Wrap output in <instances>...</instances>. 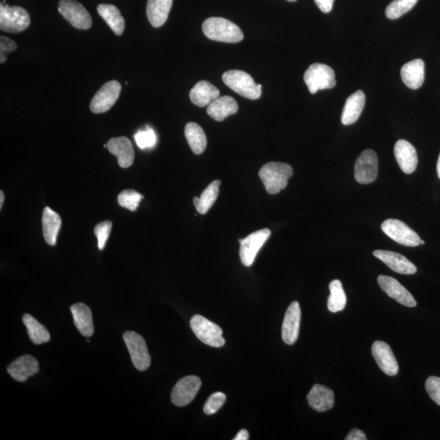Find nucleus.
I'll list each match as a JSON object with an SVG mask.
<instances>
[{
	"mask_svg": "<svg viewBox=\"0 0 440 440\" xmlns=\"http://www.w3.org/2000/svg\"><path fill=\"white\" fill-rule=\"evenodd\" d=\"M292 166L284 162H271L261 167L259 176L269 194H279L288 185L290 178L292 177Z\"/></svg>",
	"mask_w": 440,
	"mask_h": 440,
	"instance_id": "f257e3e1",
	"label": "nucleus"
},
{
	"mask_svg": "<svg viewBox=\"0 0 440 440\" xmlns=\"http://www.w3.org/2000/svg\"><path fill=\"white\" fill-rule=\"evenodd\" d=\"M202 31L211 41L227 43H239L243 32L236 24L222 17H210L202 24Z\"/></svg>",
	"mask_w": 440,
	"mask_h": 440,
	"instance_id": "f03ea898",
	"label": "nucleus"
},
{
	"mask_svg": "<svg viewBox=\"0 0 440 440\" xmlns=\"http://www.w3.org/2000/svg\"><path fill=\"white\" fill-rule=\"evenodd\" d=\"M222 82L241 97L250 100H257L262 94L261 84H257L249 73L232 70L222 74Z\"/></svg>",
	"mask_w": 440,
	"mask_h": 440,
	"instance_id": "7ed1b4c3",
	"label": "nucleus"
},
{
	"mask_svg": "<svg viewBox=\"0 0 440 440\" xmlns=\"http://www.w3.org/2000/svg\"><path fill=\"white\" fill-rule=\"evenodd\" d=\"M0 4V29L2 31L17 34L26 31L31 24V17L26 9Z\"/></svg>",
	"mask_w": 440,
	"mask_h": 440,
	"instance_id": "20e7f679",
	"label": "nucleus"
},
{
	"mask_svg": "<svg viewBox=\"0 0 440 440\" xmlns=\"http://www.w3.org/2000/svg\"><path fill=\"white\" fill-rule=\"evenodd\" d=\"M190 327L202 343L213 348H222L225 344L222 330L218 325L212 322L201 315L192 316Z\"/></svg>",
	"mask_w": 440,
	"mask_h": 440,
	"instance_id": "39448f33",
	"label": "nucleus"
},
{
	"mask_svg": "<svg viewBox=\"0 0 440 440\" xmlns=\"http://www.w3.org/2000/svg\"><path fill=\"white\" fill-rule=\"evenodd\" d=\"M304 82L311 94L336 86L335 73L332 68L325 64L314 63L304 73Z\"/></svg>",
	"mask_w": 440,
	"mask_h": 440,
	"instance_id": "423d86ee",
	"label": "nucleus"
},
{
	"mask_svg": "<svg viewBox=\"0 0 440 440\" xmlns=\"http://www.w3.org/2000/svg\"><path fill=\"white\" fill-rule=\"evenodd\" d=\"M123 340L129 350L132 364L136 369L146 371L150 368L151 357L144 338L134 331H127L123 334Z\"/></svg>",
	"mask_w": 440,
	"mask_h": 440,
	"instance_id": "0eeeda50",
	"label": "nucleus"
},
{
	"mask_svg": "<svg viewBox=\"0 0 440 440\" xmlns=\"http://www.w3.org/2000/svg\"><path fill=\"white\" fill-rule=\"evenodd\" d=\"M58 11L74 28L89 29L92 26L90 13L76 0H61L58 3Z\"/></svg>",
	"mask_w": 440,
	"mask_h": 440,
	"instance_id": "6e6552de",
	"label": "nucleus"
},
{
	"mask_svg": "<svg viewBox=\"0 0 440 440\" xmlns=\"http://www.w3.org/2000/svg\"><path fill=\"white\" fill-rule=\"evenodd\" d=\"M382 230L390 239L404 246H418L421 241L416 232L410 229L404 222L398 220L389 219L384 221Z\"/></svg>",
	"mask_w": 440,
	"mask_h": 440,
	"instance_id": "1a4fd4ad",
	"label": "nucleus"
},
{
	"mask_svg": "<svg viewBox=\"0 0 440 440\" xmlns=\"http://www.w3.org/2000/svg\"><path fill=\"white\" fill-rule=\"evenodd\" d=\"M122 86L120 82L111 80L99 89L90 104V110L95 113H103L111 110L120 98Z\"/></svg>",
	"mask_w": 440,
	"mask_h": 440,
	"instance_id": "9d476101",
	"label": "nucleus"
},
{
	"mask_svg": "<svg viewBox=\"0 0 440 440\" xmlns=\"http://www.w3.org/2000/svg\"><path fill=\"white\" fill-rule=\"evenodd\" d=\"M271 231L268 229H261L252 232L246 239L239 240L240 258L242 264L250 267L254 264L257 254L269 239Z\"/></svg>",
	"mask_w": 440,
	"mask_h": 440,
	"instance_id": "9b49d317",
	"label": "nucleus"
},
{
	"mask_svg": "<svg viewBox=\"0 0 440 440\" xmlns=\"http://www.w3.org/2000/svg\"><path fill=\"white\" fill-rule=\"evenodd\" d=\"M378 159L376 152L367 150L362 152L355 164V179L359 184H371L377 179Z\"/></svg>",
	"mask_w": 440,
	"mask_h": 440,
	"instance_id": "f8f14e48",
	"label": "nucleus"
},
{
	"mask_svg": "<svg viewBox=\"0 0 440 440\" xmlns=\"http://www.w3.org/2000/svg\"><path fill=\"white\" fill-rule=\"evenodd\" d=\"M201 381L197 376H187L178 381L171 392V402L178 407L190 404L199 393Z\"/></svg>",
	"mask_w": 440,
	"mask_h": 440,
	"instance_id": "ddd939ff",
	"label": "nucleus"
},
{
	"mask_svg": "<svg viewBox=\"0 0 440 440\" xmlns=\"http://www.w3.org/2000/svg\"><path fill=\"white\" fill-rule=\"evenodd\" d=\"M378 283L381 289L390 298L397 301L399 304L408 306V308H414L417 306V301L415 300L414 297L397 280L388 276L380 275L378 278Z\"/></svg>",
	"mask_w": 440,
	"mask_h": 440,
	"instance_id": "4468645a",
	"label": "nucleus"
},
{
	"mask_svg": "<svg viewBox=\"0 0 440 440\" xmlns=\"http://www.w3.org/2000/svg\"><path fill=\"white\" fill-rule=\"evenodd\" d=\"M372 354L381 370L388 376L397 375L399 365L390 346L383 341H376L372 346Z\"/></svg>",
	"mask_w": 440,
	"mask_h": 440,
	"instance_id": "2eb2a0df",
	"label": "nucleus"
},
{
	"mask_svg": "<svg viewBox=\"0 0 440 440\" xmlns=\"http://www.w3.org/2000/svg\"><path fill=\"white\" fill-rule=\"evenodd\" d=\"M301 309L298 301H294L286 311L281 335L285 343L293 345L299 338Z\"/></svg>",
	"mask_w": 440,
	"mask_h": 440,
	"instance_id": "dca6fc26",
	"label": "nucleus"
},
{
	"mask_svg": "<svg viewBox=\"0 0 440 440\" xmlns=\"http://www.w3.org/2000/svg\"><path fill=\"white\" fill-rule=\"evenodd\" d=\"M373 255L395 273L413 275L417 273V267L402 255L388 250H374Z\"/></svg>",
	"mask_w": 440,
	"mask_h": 440,
	"instance_id": "f3484780",
	"label": "nucleus"
},
{
	"mask_svg": "<svg viewBox=\"0 0 440 440\" xmlns=\"http://www.w3.org/2000/svg\"><path fill=\"white\" fill-rule=\"evenodd\" d=\"M394 152L400 169L405 174H412L416 170L418 153L412 144L407 141L399 140L395 146Z\"/></svg>",
	"mask_w": 440,
	"mask_h": 440,
	"instance_id": "a211bd4d",
	"label": "nucleus"
},
{
	"mask_svg": "<svg viewBox=\"0 0 440 440\" xmlns=\"http://www.w3.org/2000/svg\"><path fill=\"white\" fill-rule=\"evenodd\" d=\"M107 148L113 155L118 157V165L121 167H130L134 162V148L127 137L112 138L108 141Z\"/></svg>",
	"mask_w": 440,
	"mask_h": 440,
	"instance_id": "6ab92c4d",
	"label": "nucleus"
},
{
	"mask_svg": "<svg viewBox=\"0 0 440 440\" xmlns=\"http://www.w3.org/2000/svg\"><path fill=\"white\" fill-rule=\"evenodd\" d=\"M38 360L29 355L18 357L8 365V373L17 382H24L38 372Z\"/></svg>",
	"mask_w": 440,
	"mask_h": 440,
	"instance_id": "aec40b11",
	"label": "nucleus"
},
{
	"mask_svg": "<svg viewBox=\"0 0 440 440\" xmlns=\"http://www.w3.org/2000/svg\"><path fill=\"white\" fill-rule=\"evenodd\" d=\"M306 399L311 409L316 412L322 413L334 407V394L329 388L315 384L310 390Z\"/></svg>",
	"mask_w": 440,
	"mask_h": 440,
	"instance_id": "412c9836",
	"label": "nucleus"
},
{
	"mask_svg": "<svg viewBox=\"0 0 440 440\" xmlns=\"http://www.w3.org/2000/svg\"><path fill=\"white\" fill-rule=\"evenodd\" d=\"M220 97L219 89L208 81L197 83L190 93L192 103L201 108L208 106L212 101Z\"/></svg>",
	"mask_w": 440,
	"mask_h": 440,
	"instance_id": "4be33fe9",
	"label": "nucleus"
},
{
	"mask_svg": "<svg viewBox=\"0 0 440 440\" xmlns=\"http://www.w3.org/2000/svg\"><path fill=\"white\" fill-rule=\"evenodd\" d=\"M239 104L234 97L229 96L220 97L210 104L207 108V113L214 120L222 122L226 118L234 115L239 111Z\"/></svg>",
	"mask_w": 440,
	"mask_h": 440,
	"instance_id": "5701e85b",
	"label": "nucleus"
},
{
	"mask_svg": "<svg viewBox=\"0 0 440 440\" xmlns=\"http://www.w3.org/2000/svg\"><path fill=\"white\" fill-rule=\"evenodd\" d=\"M365 106V95L357 91L350 95L346 101L342 113V123L345 126L352 125L359 120Z\"/></svg>",
	"mask_w": 440,
	"mask_h": 440,
	"instance_id": "b1692460",
	"label": "nucleus"
},
{
	"mask_svg": "<svg viewBox=\"0 0 440 440\" xmlns=\"http://www.w3.org/2000/svg\"><path fill=\"white\" fill-rule=\"evenodd\" d=\"M402 78L408 87L416 90L425 80V63L421 59L409 62L402 69Z\"/></svg>",
	"mask_w": 440,
	"mask_h": 440,
	"instance_id": "393cba45",
	"label": "nucleus"
},
{
	"mask_svg": "<svg viewBox=\"0 0 440 440\" xmlns=\"http://www.w3.org/2000/svg\"><path fill=\"white\" fill-rule=\"evenodd\" d=\"M172 3L173 0H148L147 17L153 27H161L165 24L169 16Z\"/></svg>",
	"mask_w": 440,
	"mask_h": 440,
	"instance_id": "a878e982",
	"label": "nucleus"
},
{
	"mask_svg": "<svg viewBox=\"0 0 440 440\" xmlns=\"http://www.w3.org/2000/svg\"><path fill=\"white\" fill-rule=\"evenodd\" d=\"M73 323L79 333L84 337H91L94 333L92 313L90 308L84 304L78 303L71 306Z\"/></svg>",
	"mask_w": 440,
	"mask_h": 440,
	"instance_id": "bb28decb",
	"label": "nucleus"
},
{
	"mask_svg": "<svg viewBox=\"0 0 440 440\" xmlns=\"http://www.w3.org/2000/svg\"><path fill=\"white\" fill-rule=\"evenodd\" d=\"M42 224L44 239L48 245L55 246L58 232L62 227L60 215L53 211L50 207H45L43 210Z\"/></svg>",
	"mask_w": 440,
	"mask_h": 440,
	"instance_id": "cd10ccee",
	"label": "nucleus"
},
{
	"mask_svg": "<svg viewBox=\"0 0 440 440\" xmlns=\"http://www.w3.org/2000/svg\"><path fill=\"white\" fill-rule=\"evenodd\" d=\"M97 12L105 20L108 26L111 28L116 36H122L125 31V20L122 16L120 10L115 5H98Z\"/></svg>",
	"mask_w": 440,
	"mask_h": 440,
	"instance_id": "c85d7f7f",
	"label": "nucleus"
},
{
	"mask_svg": "<svg viewBox=\"0 0 440 440\" xmlns=\"http://www.w3.org/2000/svg\"><path fill=\"white\" fill-rule=\"evenodd\" d=\"M185 134L192 152L199 155L204 152L207 146L206 136L204 129L195 122H189L185 126Z\"/></svg>",
	"mask_w": 440,
	"mask_h": 440,
	"instance_id": "c756f323",
	"label": "nucleus"
},
{
	"mask_svg": "<svg viewBox=\"0 0 440 440\" xmlns=\"http://www.w3.org/2000/svg\"><path fill=\"white\" fill-rule=\"evenodd\" d=\"M22 320L27 329L29 339L33 343L41 345L50 341L51 336L45 326L39 323L31 315L24 314Z\"/></svg>",
	"mask_w": 440,
	"mask_h": 440,
	"instance_id": "7c9ffc66",
	"label": "nucleus"
},
{
	"mask_svg": "<svg viewBox=\"0 0 440 440\" xmlns=\"http://www.w3.org/2000/svg\"><path fill=\"white\" fill-rule=\"evenodd\" d=\"M220 180H215L211 183L206 189L202 192L200 197H195L194 204L197 211L201 215H205L214 205L220 192Z\"/></svg>",
	"mask_w": 440,
	"mask_h": 440,
	"instance_id": "2f4dec72",
	"label": "nucleus"
},
{
	"mask_svg": "<svg viewBox=\"0 0 440 440\" xmlns=\"http://www.w3.org/2000/svg\"><path fill=\"white\" fill-rule=\"evenodd\" d=\"M329 290L330 295L327 304L329 311L333 313L342 311L347 305V296H346L341 281L339 280L331 281Z\"/></svg>",
	"mask_w": 440,
	"mask_h": 440,
	"instance_id": "473e14b6",
	"label": "nucleus"
},
{
	"mask_svg": "<svg viewBox=\"0 0 440 440\" xmlns=\"http://www.w3.org/2000/svg\"><path fill=\"white\" fill-rule=\"evenodd\" d=\"M418 1V0H393L385 8V16L392 20L399 18L409 12Z\"/></svg>",
	"mask_w": 440,
	"mask_h": 440,
	"instance_id": "72a5a7b5",
	"label": "nucleus"
},
{
	"mask_svg": "<svg viewBox=\"0 0 440 440\" xmlns=\"http://www.w3.org/2000/svg\"><path fill=\"white\" fill-rule=\"evenodd\" d=\"M143 195L135 190H128L121 192L118 197V204L125 208L135 211L143 199Z\"/></svg>",
	"mask_w": 440,
	"mask_h": 440,
	"instance_id": "f704fd0d",
	"label": "nucleus"
},
{
	"mask_svg": "<svg viewBox=\"0 0 440 440\" xmlns=\"http://www.w3.org/2000/svg\"><path fill=\"white\" fill-rule=\"evenodd\" d=\"M226 402V395L222 392H215L211 395L204 405V411L206 415L218 412Z\"/></svg>",
	"mask_w": 440,
	"mask_h": 440,
	"instance_id": "c9c22d12",
	"label": "nucleus"
},
{
	"mask_svg": "<svg viewBox=\"0 0 440 440\" xmlns=\"http://www.w3.org/2000/svg\"><path fill=\"white\" fill-rule=\"evenodd\" d=\"M111 229L112 222L108 220L101 222L95 227L94 232H95L97 237L99 250H102L105 248L108 236H110L111 234Z\"/></svg>",
	"mask_w": 440,
	"mask_h": 440,
	"instance_id": "e433bc0d",
	"label": "nucleus"
},
{
	"mask_svg": "<svg viewBox=\"0 0 440 440\" xmlns=\"http://www.w3.org/2000/svg\"><path fill=\"white\" fill-rule=\"evenodd\" d=\"M135 140L138 147L141 150L152 148L155 146L157 142V136L155 132L152 129L144 132H138L135 136Z\"/></svg>",
	"mask_w": 440,
	"mask_h": 440,
	"instance_id": "4c0bfd02",
	"label": "nucleus"
},
{
	"mask_svg": "<svg viewBox=\"0 0 440 440\" xmlns=\"http://www.w3.org/2000/svg\"><path fill=\"white\" fill-rule=\"evenodd\" d=\"M17 44L13 39L8 37H0V63L3 64L7 62L10 52L16 51Z\"/></svg>",
	"mask_w": 440,
	"mask_h": 440,
	"instance_id": "58836bf2",
	"label": "nucleus"
},
{
	"mask_svg": "<svg viewBox=\"0 0 440 440\" xmlns=\"http://www.w3.org/2000/svg\"><path fill=\"white\" fill-rule=\"evenodd\" d=\"M426 389L430 397L440 406V378H428L426 382Z\"/></svg>",
	"mask_w": 440,
	"mask_h": 440,
	"instance_id": "ea45409f",
	"label": "nucleus"
},
{
	"mask_svg": "<svg viewBox=\"0 0 440 440\" xmlns=\"http://www.w3.org/2000/svg\"><path fill=\"white\" fill-rule=\"evenodd\" d=\"M334 0H315L321 12L328 13L332 10Z\"/></svg>",
	"mask_w": 440,
	"mask_h": 440,
	"instance_id": "a19ab883",
	"label": "nucleus"
},
{
	"mask_svg": "<svg viewBox=\"0 0 440 440\" xmlns=\"http://www.w3.org/2000/svg\"><path fill=\"white\" fill-rule=\"evenodd\" d=\"M346 440H367V436L365 434L360 431L359 429H353L352 431L349 432L347 437L345 438Z\"/></svg>",
	"mask_w": 440,
	"mask_h": 440,
	"instance_id": "79ce46f5",
	"label": "nucleus"
},
{
	"mask_svg": "<svg viewBox=\"0 0 440 440\" xmlns=\"http://www.w3.org/2000/svg\"><path fill=\"white\" fill-rule=\"evenodd\" d=\"M249 439V432L246 430L242 429L237 433L234 440H247Z\"/></svg>",
	"mask_w": 440,
	"mask_h": 440,
	"instance_id": "37998d69",
	"label": "nucleus"
},
{
	"mask_svg": "<svg viewBox=\"0 0 440 440\" xmlns=\"http://www.w3.org/2000/svg\"><path fill=\"white\" fill-rule=\"evenodd\" d=\"M4 201V194L3 192H0V209H2L3 204Z\"/></svg>",
	"mask_w": 440,
	"mask_h": 440,
	"instance_id": "c03bdc74",
	"label": "nucleus"
},
{
	"mask_svg": "<svg viewBox=\"0 0 440 440\" xmlns=\"http://www.w3.org/2000/svg\"><path fill=\"white\" fill-rule=\"evenodd\" d=\"M437 174L440 179V155H439L438 162H437Z\"/></svg>",
	"mask_w": 440,
	"mask_h": 440,
	"instance_id": "a18cd8bd",
	"label": "nucleus"
},
{
	"mask_svg": "<svg viewBox=\"0 0 440 440\" xmlns=\"http://www.w3.org/2000/svg\"><path fill=\"white\" fill-rule=\"evenodd\" d=\"M425 244V241L421 240L420 241V245H424Z\"/></svg>",
	"mask_w": 440,
	"mask_h": 440,
	"instance_id": "49530a36",
	"label": "nucleus"
},
{
	"mask_svg": "<svg viewBox=\"0 0 440 440\" xmlns=\"http://www.w3.org/2000/svg\"><path fill=\"white\" fill-rule=\"evenodd\" d=\"M288 1H289V2H296L297 0H288Z\"/></svg>",
	"mask_w": 440,
	"mask_h": 440,
	"instance_id": "de8ad7c7",
	"label": "nucleus"
}]
</instances>
